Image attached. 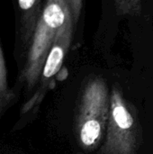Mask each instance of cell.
Segmentation results:
<instances>
[{"mask_svg":"<svg viewBox=\"0 0 153 154\" xmlns=\"http://www.w3.org/2000/svg\"><path fill=\"white\" fill-rule=\"evenodd\" d=\"M107 134L102 154H138L143 143V129L136 106L128 101L120 87L109 97Z\"/></svg>","mask_w":153,"mask_h":154,"instance_id":"6da1fadb","label":"cell"},{"mask_svg":"<svg viewBox=\"0 0 153 154\" xmlns=\"http://www.w3.org/2000/svg\"><path fill=\"white\" fill-rule=\"evenodd\" d=\"M82 0H45L42 11L30 42L26 76L32 80L38 76L48 51L69 10L81 11Z\"/></svg>","mask_w":153,"mask_h":154,"instance_id":"7a4b0ae2","label":"cell"},{"mask_svg":"<svg viewBox=\"0 0 153 154\" xmlns=\"http://www.w3.org/2000/svg\"><path fill=\"white\" fill-rule=\"evenodd\" d=\"M42 7V0H17L18 32L24 44L32 39Z\"/></svg>","mask_w":153,"mask_h":154,"instance_id":"3957f363","label":"cell"},{"mask_svg":"<svg viewBox=\"0 0 153 154\" xmlns=\"http://www.w3.org/2000/svg\"><path fill=\"white\" fill-rule=\"evenodd\" d=\"M114 3L120 15L138 16L142 13V0H114Z\"/></svg>","mask_w":153,"mask_h":154,"instance_id":"277c9868","label":"cell"},{"mask_svg":"<svg viewBox=\"0 0 153 154\" xmlns=\"http://www.w3.org/2000/svg\"><path fill=\"white\" fill-rule=\"evenodd\" d=\"M6 87V70L2 52V48L0 45V92L4 91Z\"/></svg>","mask_w":153,"mask_h":154,"instance_id":"5b68a950","label":"cell"}]
</instances>
